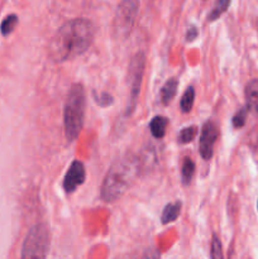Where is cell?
<instances>
[{
	"label": "cell",
	"mask_w": 258,
	"mask_h": 259,
	"mask_svg": "<svg viewBox=\"0 0 258 259\" xmlns=\"http://www.w3.org/2000/svg\"><path fill=\"white\" fill-rule=\"evenodd\" d=\"M95 28L85 18L65 23L53 35L50 43V57L55 62H65L81 56L89 50L94 40Z\"/></svg>",
	"instance_id": "obj_1"
},
{
	"label": "cell",
	"mask_w": 258,
	"mask_h": 259,
	"mask_svg": "<svg viewBox=\"0 0 258 259\" xmlns=\"http://www.w3.org/2000/svg\"><path fill=\"white\" fill-rule=\"evenodd\" d=\"M139 174V159L134 154L121 156L109 167L101 185V199L105 202H115L131 187Z\"/></svg>",
	"instance_id": "obj_2"
},
{
	"label": "cell",
	"mask_w": 258,
	"mask_h": 259,
	"mask_svg": "<svg viewBox=\"0 0 258 259\" xmlns=\"http://www.w3.org/2000/svg\"><path fill=\"white\" fill-rule=\"evenodd\" d=\"M86 95L85 89L81 83H73L68 90L63 110L65 134L68 142H73L81 133L85 116Z\"/></svg>",
	"instance_id": "obj_3"
},
{
	"label": "cell",
	"mask_w": 258,
	"mask_h": 259,
	"mask_svg": "<svg viewBox=\"0 0 258 259\" xmlns=\"http://www.w3.org/2000/svg\"><path fill=\"white\" fill-rule=\"evenodd\" d=\"M50 249V232L45 224H35L28 232L20 259H47Z\"/></svg>",
	"instance_id": "obj_4"
},
{
	"label": "cell",
	"mask_w": 258,
	"mask_h": 259,
	"mask_svg": "<svg viewBox=\"0 0 258 259\" xmlns=\"http://www.w3.org/2000/svg\"><path fill=\"white\" fill-rule=\"evenodd\" d=\"M144 68H146V55L144 52H137L129 63V101L126 106V115H132L136 110L138 96L141 94Z\"/></svg>",
	"instance_id": "obj_5"
},
{
	"label": "cell",
	"mask_w": 258,
	"mask_h": 259,
	"mask_svg": "<svg viewBox=\"0 0 258 259\" xmlns=\"http://www.w3.org/2000/svg\"><path fill=\"white\" fill-rule=\"evenodd\" d=\"M138 0H121L114 18V33L116 37L125 38L131 33L138 14Z\"/></svg>",
	"instance_id": "obj_6"
},
{
	"label": "cell",
	"mask_w": 258,
	"mask_h": 259,
	"mask_svg": "<svg viewBox=\"0 0 258 259\" xmlns=\"http://www.w3.org/2000/svg\"><path fill=\"white\" fill-rule=\"evenodd\" d=\"M219 137V131L215 123L212 121H206L201 128V136H200L199 142V152L200 156L205 159L209 161L212 158L214 154V146L218 141Z\"/></svg>",
	"instance_id": "obj_7"
},
{
	"label": "cell",
	"mask_w": 258,
	"mask_h": 259,
	"mask_svg": "<svg viewBox=\"0 0 258 259\" xmlns=\"http://www.w3.org/2000/svg\"><path fill=\"white\" fill-rule=\"evenodd\" d=\"M86 179V171L85 166L81 161L75 159V161L71 163V166L68 167L67 172L65 175V179H63V189L67 194H72L78 186L85 182Z\"/></svg>",
	"instance_id": "obj_8"
},
{
	"label": "cell",
	"mask_w": 258,
	"mask_h": 259,
	"mask_svg": "<svg viewBox=\"0 0 258 259\" xmlns=\"http://www.w3.org/2000/svg\"><path fill=\"white\" fill-rule=\"evenodd\" d=\"M244 95L248 110L258 114V78H253L245 85Z\"/></svg>",
	"instance_id": "obj_9"
},
{
	"label": "cell",
	"mask_w": 258,
	"mask_h": 259,
	"mask_svg": "<svg viewBox=\"0 0 258 259\" xmlns=\"http://www.w3.org/2000/svg\"><path fill=\"white\" fill-rule=\"evenodd\" d=\"M181 201H176L174 204H167L164 206L163 211H162L161 222L162 224H168V223H174L179 219L180 214H181Z\"/></svg>",
	"instance_id": "obj_10"
},
{
	"label": "cell",
	"mask_w": 258,
	"mask_h": 259,
	"mask_svg": "<svg viewBox=\"0 0 258 259\" xmlns=\"http://www.w3.org/2000/svg\"><path fill=\"white\" fill-rule=\"evenodd\" d=\"M177 88H179V81L175 77L169 78L161 89V101L163 105H168L174 98L176 96Z\"/></svg>",
	"instance_id": "obj_11"
},
{
	"label": "cell",
	"mask_w": 258,
	"mask_h": 259,
	"mask_svg": "<svg viewBox=\"0 0 258 259\" xmlns=\"http://www.w3.org/2000/svg\"><path fill=\"white\" fill-rule=\"evenodd\" d=\"M168 124V119L166 116L157 115L149 123V129H151L152 136L156 139H162L166 134V128Z\"/></svg>",
	"instance_id": "obj_12"
},
{
	"label": "cell",
	"mask_w": 258,
	"mask_h": 259,
	"mask_svg": "<svg viewBox=\"0 0 258 259\" xmlns=\"http://www.w3.org/2000/svg\"><path fill=\"white\" fill-rule=\"evenodd\" d=\"M195 175V163L191 158L186 157L182 162L181 167V181L185 186L190 185V182L192 181V177Z\"/></svg>",
	"instance_id": "obj_13"
},
{
	"label": "cell",
	"mask_w": 258,
	"mask_h": 259,
	"mask_svg": "<svg viewBox=\"0 0 258 259\" xmlns=\"http://www.w3.org/2000/svg\"><path fill=\"white\" fill-rule=\"evenodd\" d=\"M195 101V90L192 86H189L186 91L182 95L181 101H180V108H181L182 113H190L192 110Z\"/></svg>",
	"instance_id": "obj_14"
},
{
	"label": "cell",
	"mask_w": 258,
	"mask_h": 259,
	"mask_svg": "<svg viewBox=\"0 0 258 259\" xmlns=\"http://www.w3.org/2000/svg\"><path fill=\"white\" fill-rule=\"evenodd\" d=\"M230 5V0H217L214 4V8L211 9V12L209 13V17H207V20L209 22H214L218 18L222 17L225 12L228 10Z\"/></svg>",
	"instance_id": "obj_15"
},
{
	"label": "cell",
	"mask_w": 258,
	"mask_h": 259,
	"mask_svg": "<svg viewBox=\"0 0 258 259\" xmlns=\"http://www.w3.org/2000/svg\"><path fill=\"white\" fill-rule=\"evenodd\" d=\"M196 136H197V126L195 125L186 126V128H184L181 132H180L179 142L182 144L191 143Z\"/></svg>",
	"instance_id": "obj_16"
},
{
	"label": "cell",
	"mask_w": 258,
	"mask_h": 259,
	"mask_svg": "<svg viewBox=\"0 0 258 259\" xmlns=\"http://www.w3.org/2000/svg\"><path fill=\"white\" fill-rule=\"evenodd\" d=\"M18 23V17L15 14H10L3 20L2 23V27H0V30H2V34L3 35H8L14 30L15 25Z\"/></svg>",
	"instance_id": "obj_17"
},
{
	"label": "cell",
	"mask_w": 258,
	"mask_h": 259,
	"mask_svg": "<svg viewBox=\"0 0 258 259\" xmlns=\"http://www.w3.org/2000/svg\"><path fill=\"white\" fill-rule=\"evenodd\" d=\"M210 250H211V259H224V257H223L222 242H220L219 237L217 234H212Z\"/></svg>",
	"instance_id": "obj_18"
},
{
	"label": "cell",
	"mask_w": 258,
	"mask_h": 259,
	"mask_svg": "<svg viewBox=\"0 0 258 259\" xmlns=\"http://www.w3.org/2000/svg\"><path fill=\"white\" fill-rule=\"evenodd\" d=\"M247 115H248V108L244 106V108L239 109V110L235 113V115L233 116V126L234 128H243L245 124V120H247Z\"/></svg>",
	"instance_id": "obj_19"
},
{
	"label": "cell",
	"mask_w": 258,
	"mask_h": 259,
	"mask_svg": "<svg viewBox=\"0 0 258 259\" xmlns=\"http://www.w3.org/2000/svg\"><path fill=\"white\" fill-rule=\"evenodd\" d=\"M94 99H95V103L98 104V105H100L101 108H106V106L111 105V104L114 103V98L110 95L109 93H94Z\"/></svg>",
	"instance_id": "obj_20"
},
{
	"label": "cell",
	"mask_w": 258,
	"mask_h": 259,
	"mask_svg": "<svg viewBox=\"0 0 258 259\" xmlns=\"http://www.w3.org/2000/svg\"><path fill=\"white\" fill-rule=\"evenodd\" d=\"M141 259H161V255H159V252L154 247H149L144 250L143 255H142Z\"/></svg>",
	"instance_id": "obj_21"
},
{
	"label": "cell",
	"mask_w": 258,
	"mask_h": 259,
	"mask_svg": "<svg viewBox=\"0 0 258 259\" xmlns=\"http://www.w3.org/2000/svg\"><path fill=\"white\" fill-rule=\"evenodd\" d=\"M196 37H197V29H196V28H195V27L189 28V30H187V33H186V40H187V42H191V40H194Z\"/></svg>",
	"instance_id": "obj_22"
},
{
	"label": "cell",
	"mask_w": 258,
	"mask_h": 259,
	"mask_svg": "<svg viewBox=\"0 0 258 259\" xmlns=\"http://www.w3.org/2000/svg\"><path fill=\"white\" fill-rule=\"evenodd\" d=\"M115 259H137V257L132 253H125V254H121L119 257H116Z\"/></svg>",
	"instance_id": "obj_23"
},
{
	"label": "cell",
	"mask_w": 258,
	"mask_h": 259,
	"mask_svg": "<svg viewBox=\"0 0 258 259\" xmlns=\"http://www.w3.org/2000/svg\"><path fill=\"white\" fill-rule=\"evenodd\" d=\"M257 206H258V205H257Z\"/></svg>",
	"instance_id": "obj_24"
}]
</instances>
